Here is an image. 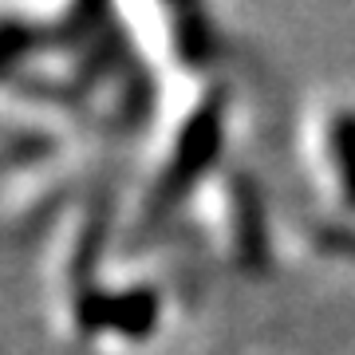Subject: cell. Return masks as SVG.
<instances>
[{"instance_id": "6", "label": "cell", "mask_w": 355, "mask_h": 355, "mask_svg": "<svg viewBox=\"0 0 355 355\" xmlns=\"http://www.w3.org/2000/svg\"><path fill=\"white\" fill-rule=\"evenodd\" d=\"M36 44H40V36L32 28L16 24V20H4V24H0V76L8 71V64H12L20 51L36 48Z\"/></svg>"}, {"instance_id": "4", "label": "cell", "mask_w": 355, "mask_h": 355, "mask_svg": "<svg viewBox=\"0 0 355 355\" xmlns=\"http://www.w3.org/2000/svg\"><path fill=\"white\" fill-rule=\"evenodd\" d=\"M174 20V51L178 60H186V67H202L214 51V32H209V20H205L198 8H174L170 12Z\"/></svg>"}, {"instance_id": "5", "label": "cell", "mask_w": 355, "mask_h": 355, "mask_svg": "<svg viewBox=\"0 0 355 355\" xmlns=\"http://www.w3.org/2000/svg\"><path fill=\"white\" fill-rule=\"evenodd\" d=\"M331 162H336V174H340V193L343 205L355 209V114H336L331 119Z\"/></svg>"}, {"instance_id": "1", "label": "cell", "mask_w": 355, "mask_h": 355, "mask_svg": "<svg viewBox=\"0 0 355 355\" xmlns=\"http://www.w3.org/2000/svg\"><path fill=\"white\" fill-rule=\"evenodd\" d=\"M221 130H225V91L217 87L193 107L190 119H186V127H182V135H178L170 166H166L162 182L154 190V209L178 205L190 193L193 182L217 162V154H221Z\"/></svg>"}, {"instance_id": "3", "label": "cell", "mask_w": 355, "mask_h": 355, "mask_svg": "<svg viewBox=\"0 0 355 355\" xmlns=\"http://www.w3.org/2000/svg\"><path fill=\"white\" fill-rule=\"evenodd\" d=\"M154 324H158V296L150 288H130L111 296V328L130 336V340H142L150 336Z\"/></svg>"}, {"instance_id": "7", "label": "cell", "mask_w": 355, "mask_h": 355, "mask_svg": "<svg viewBox=\"0 0 355 355\" xmlns=\"http://www.w3.org/2000/svg\"><path fill=\"white\" fill-rule=\"evenodd\" d=\"M320 245H324V253L331 257H355V229H320Z\"/></svg>"}, {"instance_id": "2", "label": "cell", "mask_w": 355, "mask_h": 355, "mask_svg": "<svg viewBox=\"0 0 355 355\" xmlns=\"http://www.w3.org/2000/svg\"><path fill=\"white\" fill-rule=\"evenodd\" d=\"M229 229L241 268L268 265V229H265V202L249 174L229 178Z\"/></svg>"}]
</instances>
